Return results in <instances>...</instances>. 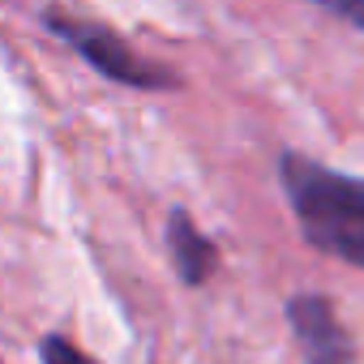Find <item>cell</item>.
Instances as JSON below:
<instances>
[{"label": "cell", "mask_w": 364, "mask_h": 364, "mask_svg": "<svg viewBox=\"0 0 364 364\" xmlns=\"http://www.w3.org/2000/svg\"><path fill=\"white\" fill-rule=\"evenodd\" d=\"M279 185L304 240L317 253L364 270V180L287 150L279 159Z\"/></svg>", "instance_id": "1"}, {"label": "cell", "mask_w": 364, "mask_h": 364, "mask_svg": "<svg viewBox=\"0 0 364 364\" xmlns=\"http://www.w3.org/2000/svg\"><path fill=\"white\" fill-rule=\"evenodd\" d=\"M48 26H52L90 69H99L103 77H112V82H120V86H133V90H171V86H180L167 65H159V60L133 52V48H129L112 26H103V22L56 18V14H52Z\"/></svg>", "instance_id": "2"}, {"label": "cell", "mask_w": 364, "mask_h": 364, "mask_svg": "<svg viewBox=\"0 0 364 364\" xmlns=\"http://www.w3.org/2000/svg\"><path fill=\"white\" fill-rule=\"evenodd\" d=\"M287 321H291V334L304 351V364H355V343L326 296H313V291L291 296Z\"/></svg>", "instance_id": "3"}, {"label": "cell", "mask_w": 364, "mask_h": 364, "mask_svg": "<svg viewBox=\"0 0 364 364\" xmlns=\"http://www.w3.org/2000/svg\"><path fill=\"white\" fill-rule=\"evenodd\" d=\"M167 245H171V266L185 287H202L215 279L219 270V249L206 240V232H198V223L185 210H171L167 219Z\"/></svg>", "instance_id": "4"}, {"label": "cell", "mask_w": 364, "mask_h": 364, "mask_svg": "<svg viewBox=\"0 0 364 364\" xmlns=\"http://www.w3.org/2000/svg\"><path fill=\"white\" fill-rule=\"evenodd\" d=\"M39 351H43V364H90V360H86L69 338H60V334H48Z\"/></svg>", "instance_id": "5"}, {"label": "cell", "mask_w": 364, "mask_h": 364, "mask_svg": "<svg viewBox=\"0 0 364 364\" xmlns=\"http://www.w3.org/2000/svg\"><path fill=\"white\" fill-rule=\"evenodd\" d=\"M313 5L326 9V14H334V18H343L347 26L364 31V0H313Z\"/></svg>", "instance_id": "6"}]
</instances>
